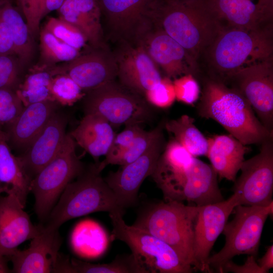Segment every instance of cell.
<instances>
[{"label":"cell","mask_w":273,"mask_h":273,"mask_svg":"<svg viewBox=\"0 0 273 273\" xmlns=\"http://www.w3.org/2000/svg\"><path fill=\"white\" fill-rule=\"evenodd\" d=\"M202 80L196 107L199 116L216 121L245 145H260L273 137L237 89L208 76Z\"/></svg>","instance_id":"6da1fadb"},{"label":"cell","mask_w":273,"mask_h":273,"mask_svg":"<svg viewBox=\"0 0 273 273\" xmlns=\"http://www.w3.org/2000/svg\"><path fill=\"white\" fill-rule=\"evenodd\" d=\"M272 27H223L204 52L210 67L207 76L227 83L240 70L272 59Z\"/></svg>","instance_id":"7a4b0ae2"},{"label":"cell","mask_w":273,"mask_h":273,"mask_svg":"<svg viewBox=\"0 0 273 273\" xmlns=\"http://www.w3.org/2000/svg\"><path fill=\"white\" fill-rule=\"evenodd\" d=\"M154 23L196 61L223 27L204 0H162Z\"/></svg>","instance_id":"3957f363"},{"label":"cell","mask_w":273,"mask_h":273,"mask_svg":"<svg viewBox=\"0 0 273 273\" xmlns=\"http://www.w3.org/2000/svg\"><path fill=\"white\" fill-rule=\"evenodd\" d=\"M125 210L95 164L84 169L66 186L46 225L59 229L67 221L91 213L119 212L124 215Z\"/></svg>","instance_id":"277c9868"},{"label":"cell","mask_w":273,"mask_h":273,"mask_svg":"<svg viewBox=\"0 0 273 273\" xmlns=\"http://www.w3.org/2000/svg\"><path fill=\"white\" fill-rule=\"evenodd\" d=\"M198 211L196 205L165 201L148 207L133 225L166 243L193 267L194 228Z\"/></svg>","instance_id":"5b68a950"},{"label":"cell","mask_w":273,"mask_h":273,"mask_svg":"<svg viewBox=\"0 0 273 273\" xmlns=\"http://www.w3.org/2000/svg\"><path fill=\"white\" fill-rule=\"evenodd\" d=\"M109 214L113 228L112 238L128 246L146 273H190L195 270L166 243L145 230L127 224L123 214L113 212Z\"/></svg>","instance_id":"8992f818"},{"label":"cell","mask_w":273,"mask_h":273,"mask_svg":"<svg viewBox=\"0 0 273 273\" xmlns=\"http://www.w3.org/2000/svg\"><path fill=\"white\" fill-rule=\"evenodd\" d=\"M84 114H97L112 126L142 125L153 118V111L144 97L116 79L85 92Z\"/></svg>","instance_id":"52a82bcc"},{"label":"cell","mask_w":273,"mask_h":273,"mask_svg":"<svg viewBox=\"0 0 273 273\" xmlns=\"http://www.w3.org/2000/svg\"><path fill=\"white\" fill-rule=\"evenodd\" d=\"M76 145L67 133L58 154L31 179L30 192L34 196L35 212L41 221L47 220L66 186L85 169L77 155Z\"/></svg>","instance_id":"ba28073f"},{"label":"cell","mask_w":273,"mask_h":273,"mask_svg":"<svg viewBox=\"0 0 273 273\" xmlns=\"http://www.w3.org/2000/svg\"><path fill=\"white\" fill-rule=\"evenodd\" d=\"M234 211L233 219L226 222L222 232L225 237L223 247L208 260L211 269L218 272L236 255H257L264 223L272 214L273 202L267 206L238 205Z\"/></svg>","instance_id":"9c48e42d"},{"label":"cell","mask_w":273,"mask_h":273,"mask_svg":"<svg viewBox=\"0 0 273 273\" xmlns=\"http://www.w3.org/2000/svg\"><path fill=\"white\" fill-rule=\"evenodd\" d=\"M162 0H98L107 39L136 45L154 24Z\"/></svg>","instance_id":"30bf717a"},{"label":"cell","mask_w":273,"mask_h":273,"mask_svg":"<svg viewBox=\"0 0 273 273\" xmlns=\"http://www.w3.org/2000/svg\"><path fill=\"white\" fill-rule=\"evenodd\" d=\"M157 185L166 201H187L201 206L224 200L216 172L211 165L197 157L185 169Z\"/></svg>","instance_id":"8fae6325"},{"label":"cell","mask_w":273,"mask_h":273,"mask_svg":"<svg viewBox=\"0 0 273 273\" xmlns=\"http://www.w3.org/2000/svg\"><path fill=\"white\" fill-rule=\"evenodd\" d=\"M260 145L257 154L243 161L241 173L235 180L232 191L239 205L267 206L272 202L273 137Z\"/></svg>","instance_id":"7c38bea8"},{"label":"cell","mask_w":273,"mask_h":273,"mask_svg":"<svg viewBox=\"0 0 273 273\" xmlns=\"http://www.w3.org/2000/svg\"><path fill=\"white\" fill-rule=\"evenodd\" d=\"M226 83L243 95L261 123L273 132L272 59L240 70Z\"/></svg>","instance_id":"4fadbf2b"},{"label":"cell","mask_w":273,"mask_h":273,"mask_svg":"<svg viewBox=\"0 0 273 273\" xmlns=\"http://www.w3.org/2000/svg\"><path fill=\"white\" fill-rule=\"evenodd\" d=\"M238 205V196L234 193L227 200L198 206L194 228L193 266L195 270L213 272L208 263L210 251Z\"/></svg>","instance_id":"5bb4252c"},{"label":"cell","mask_w":273,"mask_h":273,"mask_svg":"<svg viewBox=\"0 0 273 273\" xmlns=\"http://www.w3.org/2000/svg\"><path fill=\"white\" fill-rule=\"evenodd\" d=\"M53 75L69 76L85 92L116 80L117 66L113 53L108 47H90L73 60L50 68Z\"/></svg>","instance_id":"9a60e30c"},{"label":"cell","mask_w":273,"mask_h":273,"mask_svg":"<svg viewBox=\"0 0 273 273\" xmlns=\"http://www.w3.org/2000/svg\"><path fill=\"white\" fill-rule=\"evenodd\" d=\"M166 144L163 134L139 158L104 178L125 209L136 203L139 189L153 174Z\"/></svg>","instance_id":"2e32d148"},{"label":"cell","mask_w":273,"mask_h":273,"mask_svg":"<svg viewBox=\"0 0 273 273\" xmlns=\"http://www.w3.org/2000/svg\"><path fill=\"white\" fill-rule=\"evenodd\" d=\"M141 46L158 67L170 79L198 72L197 61L156 24L140 38Z\"/></svg>","instance_id":"e0dca14e"},{"label":"cell","mask_w":273,"mask_h":273,"mask_svg":"<svg viewBox=\"0 0 273 273\" xmlns=\"http://www.w3.org/2000/svg\"><path fill=\"white\" fill-rule=\"evenodd\" d=\"M116 44L113 53L117 66L118 81L145 97L146 93L162 77L158 67L141 46Z\"/></svg>","instance_id":"ac0fdd59"},{"label":"cell","mask_w":273,"mask_h":273,"mask_svg":"<svg viewBox=\"0 0 273 273\" xmlns=\"http://www.w3.org/2000/svg\"><path fill=\"white\" fill-rule=\"evenodd\" d=\"M61 243L58 229L41 224L39 233L31 240L27 249H17L8 257L12 263L11 272H54Z\"/></svg>","instance_id":"d6986e66"},{"label":"cell","mask_w":273,"mask_h":273,"mask_svg":"<svg viewBox=\"0 0 273 273\" xmlns=\"http://www.w3.org/2000/svg\"><path fill=\"white\" fill-rule=\"evenodd\" d=\"M223 27H272L273 0H204Z\"/></svg>","instance_id":"ffe728a7"},{"label":"cell","mask_w":273,"mask_h":273,"mask_svg":"<svg viewBox=\"0 0 273 273\" xmlns=\"http://www.w3.org/2000/svg\"><path fill=\"white\" fill-rule=\"evenodd\" d=\"M68 119L58 110L28 148L18 157L31 179L58 154L65 141Z\"/></svg>","instance_id":"44dd1931"},{"label":"cell","mask_w":273,"mask_h":273,"mask_svg":"<svg viewBox=\"0 0 273 273\" xmlns=\"http://www.w3.org/2000/svg\"><path fill=\"white\" fill-rule=\"evenodd\" d=\"M24 208L14 195H0V253L7 258L40 230L41 224L33 225Z\"/></svg>","instance_id":"7402d4cb"},{"label":"cell","mask_w":273,"mask_h":273,"mask_svg":"<svg viewBox=\"0 0 273 273\" xmlns=\"http://www.w3.org/2000/svg\"><path fill=\"white\" fill-rule=\"evenodd\" d=\"M59 105L47 101L29 104L3 130L11 148L23 153L41 132Z\"/></svg>","instance_id":"603a6c76"},{"label":"cell","mask_w":273,"mask_h":273,"mask_svg":"<svg viewBox=\"0 0 273 273\" xmlns=\"http://www.w3.org/2000/svg\"><path fill=\"white\" fill-rule=\"evenodd\" d=\"M59 17L77 28L93 48L108 47L98 0H64L57 10Z\"/></svg>","instance_id":"cb8c5ba5"},{"label":"cell","mask_w":273,"mask_h":273,"mask_svg":"<svg viewBox=\"0 0 273 273\" xmlns=\"http://www.w3.org/2000/svg\"><path fill=\"white\" fill-rule=\"evenodd\" d=\"M208 141L206 156L217 176L234 181L249 148L230 134L215 135Z\"/></svg>","instance_id":"d4e9b609"},{"label":"cell","mask_w":273,"mask_h":273,"mask_svg":"<svg viewBox=\"0 0 273 273\" xmlns=\"http://www.w3.org/2000/svg\"><path fill=\"white\" fill-rule=\"evenodd\" d=\"M76 145L98 160L108 153L115 133L104 118L95 113H86L78 125L69 133Z\"/></svg>","instance_id":"484cf974"},{"label":"cell","mask_w":273,"mask_h":273,"mask_svg":"<svg viewBox=\"0 0 273 273\" xmlns=\"http://www.w3.org/2000/svg\"><path fill=\"white\" fill-rule=\"evenodd\" d=\"M31 178L18 156L12 152L3 130L0 128V190L16 196L25 206L30 192Z\"/></svg>","instance_id":"4316f807"},{"label":"cell","mask_w":273,"mask_h":273,"mask_svg":"<svg viewBox=\"0 0 273 273\" xmlns=\"http://www.w3.org/2000/svg\"><path fill=\"white\" fill-rule=\"evenodd\" d=\"M0 19L9 26L13 36L15 55L24 68L31 61L34 53V38L21 15L12 2H0Z\"/></svg>","instance_id":"83f0119b"},{"label":"cell","mask_w":273,"mask_h":273,"mask_svg":"<svg viewBox=\"0 0 273 273\" xmlns=\"http://www.w3.org/2000/svg\"><path fill=\"white\" fill-rule=\"evenodd\" d=\"M109 237L97 222L86 219L74 228L71 244L74 251L82 257L95 258L102 255L108 246Z\"/></svg>","instance_id":"f1b7e54d"},{"label":"cell","mask_w":273,"mask_h":273,"mask_svg":"<svg viewBox=\"0 0 273 273\" xmlns=\"http://www.w3.org/2000/svg\"><path fill=\"white\" fill-rule=\"evenodd\" d=\"M53 74L50 68L34 65L30 68L16 90L24 106L53 100L50 85Z\"/></svg>","instance_id":"f546056e"},{"label":"cell","mask_w":273,"mask_h":273,"mask_svg":"<svg viewBox=\"0 0 273 273\" xmlns=\"http://www.w3.org/2000/svg\"><path fill=\"white\" fill-rule=\"evenodd\" d=\"M57 272L60 273H146L132 254L117 258L112 262L93 264L75 258L62 257Z\"/></svg>","instance_id":"4dcf8cb0"},{"label":"cell","mask_w":273,"mask_h":273,"mask_svg":"<svg viewBox=\"0 0 273 273\" xmlns=\"http://www.w3.org/2000/svg\"><path fill=\"white\" fill-rule=\"evenodd\" d=\"M195 119L185 114L164 122V128L173 139L183 146L193 157L206 156L208 141L196 126Z\"/></svg>","instance_id":"1f68e13d"},{"label":"cell","mask_w":273,"mask_h":273,"mask_svg":"<svg viewBox=\"0 0 273 273\" xmlns=\"http://www.w3.org/2000/svg\"><path fill=\"white\" fill-rule=\"evenodd\" d=\"M39 61L35 65L50 68L69 62L78 57L80 51L63 42L43 27L39 31Z\"/></svg>","instance_id":"d6a6232c"},{"label":"cell","mask_w":273,"mask_h":273,"mask_svg":"<svg viewBox=\"0 0 273 273\" xmlns=\"http://www.w3.org/2000/svg\"><path fill=\"white\" fill-rule=\"evenodd\" d=\"M64 0H19L25 21L34 38L40 31L42 19L50 12L58 10Z\"/></svg>","instance_id":"836d02e7"},{"label":"cell","mask_w":273,"mask_h":273,"mask_svg":"<svg viewBox=\"0 0 273 273\" xmlns=\"http://www.w3.org/2000/svg\"><path fill=\"white\" fill-rule=\"evenodd\" d=\"M50 92L59 105L70 106L82 100L86 93L68 75L56 74L52 77Z\"/></svg>","instance_id":"e575fe53"},{"label":"cell","mask_w":273,"mask_h":273,"mask_svg":"<svg viewBox=\"0 0 273 273\" xmlns=\"http://www.w3.org/2000/svg\"><path fill=\"white\" fill-rule=\"evenodd\" d=\"M164 124L162 122L150 131L143 129L112 164L123 166L139 158L163 134Z\"/></svg>","instance_id":"d590c367"},{"label":"cell","mask_w":273,"mask_h":273,"mask_svg":"<svg viewBox=\"0 0 273 273\" xmlns=\"http://www.w3.org/2000/svg\"><path fill=\"white\" fill-rule=\"evenodd\" d=\"M43 27L57 38L78 51L86 46V39L76 27L58 17H50Z\"/></svg>","instance_id":"8d00e7d4"},{"label":"cell","mask_w":273,"mask_h":273,"mask_svg":"<svg viewBox=\"0 0 273 273\" xmlns=\"http://www.w3.org/2000/svg\"><path fill=\"white\" fill-rule=\"evenodd\" d=\"M143 130L141 125H130L125 126L122 131L115 134L105 158L101 162L96 163L98 171L101 172L107 165L112 164Z\"/></svg>","instance_id":"74e56055"},{"label":"cell","mask_w":273,"mask_h":273,"mask_svg":"<svg viewBox=\"0 0 273 273\" xmlns=\"http://www.w3.org/2000/svg\"><path fill=\"white\" fill-rule=\"evenodd\" d=\"M24 67L15 55H0V89L16 91L23 77Z\"/></svg>","instance_id":"f35d334b"},{"label":"cell","mask_w":273,"mask_h":273,"mask_svg":"<svg viewBox=\"0 0 273 273\" xmlns=\"http://www.w3.org/2000/svg\"><path fill=\"white\" fill-rule=\"evenodd\" d=\"M145 98L149 104L160 108H167L174 102L175 95L173 81L165 76L145 94Z\"/></svg>","instance_id":"ab89813d"},{"label":"cell","mask_w":273,"mask_h":273,"mask_svg":"<svg viewBox=\"0 0 273 273\" xmlns=\"http://www.w3.org/2000/svg\"><path fill=\"white\" fill-rule=\"evenodd\" d=\"M175 99L184 104L192 105L199 99L200 86L195 76L187 74L173 79Z\"/></svg>","instance_id":"60d3db41"},{"label":"cell","mask_w":273,"mask_h":273,"mask_svg":"<svg viewBox=\"0 0 273 273\" xmlns=\"http://www.w3.org/2000/svg\"><path fill=\"white\" fill-rule=\"evenodd\" d=\"M24 107L15 90L0 89V128L12 123Z\"/></svg>","instance_id":"b9f144b4"},{"label":"cell","mask_w":273,"mask_h":273,"mask_svg":"<svg viewBox=\"0 0 273 273\" xmlns=\"http://www.w3.org/2000/svg\"><path fill=\"white\" fill-rule=\"evenodd\" d=\"M234 273H264L258 264L254 255H249L243 265H238L232 260L226 262L222 266L220 272Z\"/></svg>","instance_id":"7bdbcfd3"},{"label":"cell","mask_w":273,"mask_h":273,"mask_svg":"<svg viewBox=\"0 0 273 273\" xmlns=\"http://www.w3.org/2000/svg\"><path fill=\"white\" fill-rule=\"evenodd\" d=\"M0 55H15L12 32L8 25L0 19Z\"/></svg>","instance_id":"ee69618b"},{"label":"cell","mask_w":273,"mask_h":273,"mask_svg":"<svg viewBox=\"0 0 273 273\" xmlns=\"http://www.w3.org/2000/svg\"><path fill=\"white\" fill-rule=\"evenodd\" d=\"M257 263L262 269L264 273L273 267V245L269 246L264 255L257 260Z\"/></svg>","instance_id":"f6af8a7d"},{"label":"cell","mask_w":273,"mask_h":273,"mask_svg":"<svg viewBox=\"0 0 273 273\" xmlns=\"http://www.w3.org/2000/svg\"><path fill=\"white\" fill-rule=\"evenodd\" d=\"M8 258L0 253V273H8L11 272L8 265Z\"/></svg>","instance_id":"bcb514c9"},{"label":"cell","mask_w":273,"mask_h":273,"mask_svg":"<svg viewBox=\"0 0 273 273\" xmlns=\"http://www.w3.org/2000/svg\"><path fill=\"white\" fill-rule=\"evenodd\" d=\"M5 1H9L12 2V0H0V2ZM18 1L19 2V0H18Z\"/></svg>","instance_id":"7dc6e473"},{"label":"cell","mask_w":273,"mask_h":273,"mask_svg":"<svg viewBox=\"0 0 273 273\" xmlns=\"http://www.w3.org/2000/svg\"><path fill=\"white\" fill-rule=\"evenodd\" d=\"M2 193H3V192H2V191H1L0 190V195H1Z\"/></svg>","instance_id":"c3c4849f"},{"label":"cell","mask_w":273,"mask_h":273,"mask_svg":"<svg viewBox=\"0 0 273 273\" xmlns=\"http://www.w3.org/2000/svg\"><path fill=\"white\" fill-rule=\"evenodd\" d=\"M1 190V191H2L1 190ZM2 192H3V191H2Z\"/></svg>","instance_id":"681fc988"}]
</instances>
